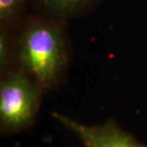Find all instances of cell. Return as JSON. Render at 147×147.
<instances>
[{
  "mask_svg": "<svg viewBox=\"0 0 147 147\" xmlns=\"http://www.w3.org/2000/svg\"><path fill=\"white\" fill-rule=\"evenodd\" d=\"M70 58L66 22L31 13L16 32V67L30 76L44 93L62 84Z\"/></svg>",
  "mask_w": 147,
  "mask_h": 147,
  "instance_id": "6da1fadb",
  "label": "cell"
},
{
  "mask_svg": "<svg viewBox=\"0 0 147 147\" xmlns=\"http://www.w3.org/2000/svg\"><path fill=\"white\" fill-rule=\"evenodd\" d=\"M43 90L18 67L1 76L0 128L4 134L28 129L36 120Z\"/></svg>",
  "mask_w": 147,
  "mask_h": 147,
  "instance_id": "7a4b0ae2",
  "label": "cell"
},
{
  "mask_svg": "<svg viewBox=\"0 0 147 147\" xmlns=\"http://www.w3.org/2000/svg\"><path fill=\"white\" fill-rule=\"evenodd\" d=\"M53 117L72 131L83 147H147L120 127L113 119L96 125H87L59 113Z\"/></svg>",
  "mask_w": 147,
  "mask_h": 147,
  "instance_id": "3957f363",
  "label": "cell"
},
{
  "mask_svg": "<svg viewBox=\"0 0 147 147\" xmlns=\"http://www.w3.org/2000/svg\"><path fill=\"white\" fill-rule=\"evenodd\" d=\"M104 0H30L32 13L68 23L88 16Z\"/></svg>",
  "mask_w": 147,
  "mask_h": 147,
  "instance_id": "277c9868",
  "label": "cell"
},
{
  "mask_svg": "<svg viewBox=\"0 0 147 147\" xmlns=\"http://www.w3.org/2000/svg\"><path fill=\"white\" fill-rule=\"evenodd\" d=\"M30 0H0V28L16 32L29 16Z\"/></svg>",
  "mask_w": 147,
  "mask_h": 147,
  "instance_id": "5b68a950",
  "label": "cell"
},
{
  "mask_svg": "<svg viewBox=\"0 0 147 147\" xmlns=\"http://www.w3.org/2000/svg\"><path fill=\"white\" fill-rule=\"evenodd\" d=\"M16 67V32L0 28V72L5 75Z\"/></svg>",
  "mask_w": 147,
  "mask_h": 147,
  "instance_id": "8992f818",
  "label": "cell"
}]
</instances>
